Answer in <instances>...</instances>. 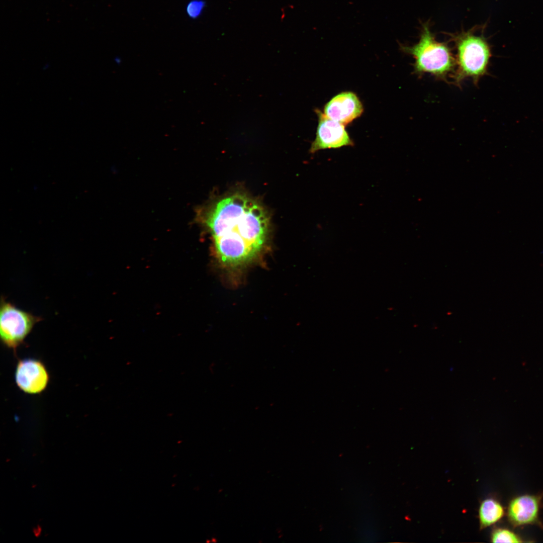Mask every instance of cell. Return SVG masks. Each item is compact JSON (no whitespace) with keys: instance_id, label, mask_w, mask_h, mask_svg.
I'll return each mask as SVG.
<instances>
[{"instance_id":"obj_1","label":"cell","mask_w":543,"mask_h":543,"mask_svg":"<svg viewBox=\"0 0 543 543\" xmlns=\"http://www.w3.org/2000/svg\"><path fill=\"white\" fill-rule=\"evenodd\" d=\"M221 265L238 268L254 261L266 246L269 218L258 202L242 193L222 198L203 213Z\"/></svg>"},{"instance_id":"obj_2","label":"cell","mask_w":543,"mask_h":543,"mask_svg":"<svg viewBox=\"0 0 543 543\" xmlns=\"http://www.w3.org/2000/svg\"><path fill=\"white\" fill-rule=\"evenodd\" d=\"M401 48L413 56L414 72L418 75L429 73L447 81V77L455 71L456 61L449 48L437 42L427 26L424 27L418 43L411 47L402 46Z\"/></svg>"},{"instance_id":"obj_3","label":"cell","mask_w":543,"mask_h":543,"mask_svg":"<svg viewBox=\"0 0 543 543\" xmlns=\"http://www.w3.org/2000/svg\"><path fill=\"white\" fill-rule=\"evenodd\" d=\"M456 68L452 75L456 84L471 78L475 84L488 73L491 53L490 47L482 38L467 35L457 42Z\"/></svg>"},{"instance_id":"obj_4","label":"cell","mask_w":543,"mask_h":543,"mask_svg":"<svg viewBox=\"0 0 543 543\" xmlns=\"http://www.w3.org/2000/svg\"><path fill=\"white\" fill-rule=\"evenodd\" d=\"M41 320V317L18 308L2 296L0 335L2 342L7 347L15 350Z\"/></svg>"},{"instance_id":"obj_5","label":"cell","mask_w":543,"mask_h":543,"mask_svg":"<svg viewBox=\"0 0 543 543\" xmlns=\"http://www.w3.org/2000/svg\"><path fill=\"white\" fill-rule=\"evenodd\" d=\"M542 508L543 492L514 496L507 505V520L513 528L536 525L543 529V523L540 517Z\"/></svg>"},{"instance_id":"obj_6","label":"cell","mask_w":543,"mask_h":543,"mask_svg":"<svg viewBox=\"0 0 543 543\" xmlns=\"http://www.w3.org/2000/svg\"><path fill=\"white\" fill-rule=\"evenodd\" d=\"M316 113L318 123L315 139L310 148L311 153L323 149L353 145L344 125L331 119L319 110H317Z\"/></svg>"},{"instance_id":"obj_7","label":"cell","mask_w":543,"mask_h":543,"mask_svg":"<svg viewBox=\"0 0 543 543\" xmlns=\"http://www.w3.org/2000/svg\"><path fill=\"white\" fill-rule=\"evenodd\" d=\"M15 381L17 386L25 393L36 394L46 389L49 376L42 361L34 358H26L19 360L17 364Z\"/></svg>"},{"instance_id":"obj_8","label":"cell","mask_w":543,"mask_h":543,"mask_svg":"<svg viewBox=\"0 0 543 543\" xmlns=\"http://www.w3.org/2000/svg\"><path fill=\"white\" fill-rule=\"evenodd\" d=\"M363 106L357 96L351 92H342L333 97L325 106L324 114L344 125L359 117Z\"/></svg>"},{"instance_id":"obj_9","label":"cell","mask_w":543,"mask_h":543,"mask_svg":"<svg viewBox=\"0 0 543 543\" xmlns=\"http://www.w3.org/2000/svg\"><path fill=\"white\" fill-rule=\"evenodd\" d=\"M505 513L504 507L497 499L489 498L484 500L479 509L480 528L483 529L499 522Z\"/></svg>"},{"instance_id":"obj_10","label":"cell","mask_w":543,"mask_h":543,"mask_svg":"<svg viewBox=\"0 0 543 543\" xmlns=\"http://www.w3.org/2000/svg\"><path fill=\"white\" fill-rule=\"evenodd\" d=\"M492 542H523V538L514 531L506 527L495 528L491 534Z\"/></svg>"},{"instance_id":"obj_11","label":"cell","mask_w":543,"mask_h":543,"mask_svg":"<svg viewBox=\"0 0 543 543\" xmlns=\"http://www.w3.org/2000/svg\"><path fill=\"white\" fill-rule=\"evenodd\" d=\"M205 6V3L202 0H193L190 2L187 7L188 15L192 18L199 17Z\"/></svg>"}]
</instances>
